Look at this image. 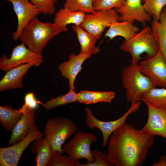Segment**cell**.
Wrapping results in <instances>:
<instances>
[{
  "label": "cell",
  "mask_w": 166,
  "mask_h": 166,
  "mask_svg": "<svg viewBox=\"0 0 166 166\" xmlns=\"http://www.w3.org/2000/svg\"><path fill=\"white\" fill-rule=\"evenodd\" d=\"M155 136L125 121L109 138L108 155L110 160L116 166H142Z\"/></svg>",
  "instance_id": "6da1fadb"
},
{
  "label": "cell",
  "mask_w": 166,
  "mask_h": 166,
  "mask_svg": "<svg viewBox=\"0 0 166 166\" xmlns=\"http://www.w3.org/2000/svg\"><path fill=\"white\" fill-rule=\"evenodd\" d=\"M62 32L54 23L42 22L35 17L23 30L19 39L22 43L27 45L29 49L42 54L49 42Z\"/></svg>",
  "instance_id": "7a4b0ae2"
},
{
  "label": "cell",
  "mask_w": 166,
  "mask_h": 166,
  "mask_svg": "<svg viewBox=\"0 0 166 166\" xmlns=\"http://www.w3.org/2000/svg\"><path fill=\"white\" fill-rule=\"evenodd\" d=\"M123 51L130 53L131 63L137 65L142 59L141 55L144 53L148 57L156 54L160 51L159 47L151 28L148 26L144 28L128 40H124L119 47Z\"/></svg>",
  "instance_id": "3957f363"
},
{
  "label": "cell",
  "mask_w": 166,
  "mask_h": 166,
  "mask_svg": "<svg viewBox=\"0 0 166 166\" xmlns=\"http://www.w3.org/2000/svg\"><path fill=\"white\" fill-rule=\"evenodd\" d=\"M137 65L131 63L123 68L121 72V80L126 89L127 100L131 103L141 101L145 93L156 87L140 71Z\"/></svg>",
  "instance_id": "277c9868"
},
{
  "label": "cell",
  "mask_w": 166,
  "mask_h": 166,
  "mask_svg": "<svg viewBox=\"0 0 166 166\" xmlns=\"http://www.w3.org/2000/svg\"><path fill=\"white\" fill-rule=\"evenodd\" d=\"M77 130V125L73 121L66 117H59L48 120L44 133L53 152H57L62 154L64 152L62 146Z\"/></svg>",
  "instance_id": "5b68a950"
},
{
  "label": "cell",
  "mask_w": 166,
  "mask_h": 166,
  "mask_svg": "<svg viewBox=\"0 0 166 166\" xmlns=\"http://www.w3.org/2000/svg\"><path fill=\"white\" fill-rule=\"evenodd\" d=\"M97 140V137L91 133L76 132L71 140L64 145L63 152L67 154L75 162L81 159H85L88 163H92L94 161V159L90 146Z\"/></svg>",
  "instance_id": "8992f818"
},
{
  "label": "cell",
  "mask_w": 166,
  "mask_h": 166,
  "mask_svg": "<svg viewBox=\"0 0 166 166\" xmlns=\"http://www.w3.org/2000/svg\"><path fill=\"white\" fill-rule=\"evenodd\" d=\"M141 101L131 103L130 108L127 111L119 118L112 121H104L99 120L94 116L91 109L85 107L86 113L85 118V124L89 128H98L103 136L102 146L105 147L108 144V139L112 133L121 124L126 121L128 116L137 111L140 108Z\"/></svg>",
  "instance_id": "52a82bcc"
},
{
  "label": "cell",
  "mask_w": 166,
  "mask_h": 166,
  "mask_svg": "<svg viewBox=\"0 0 166 166\" xmlns=\"http://www.w3.org/2000/svg\"><path fill=\"white\" fill-rule=\"evenodd\" d=\"M119 14L114 8L106 10H95L90 14H85L81 26L97 39L101 38L105 30L112 23L119 21Z\"/></svg>",
  "instance_id": "ba28073f"
},
{
  "label": "cell",
  "mask_w": 166,
  "mask_h": 166,
  "mask_svg": "<svg viewBox=\"0 0 166 166\" xmlns=\"http://www.w3.org/2000/svg\"><path fill=\"white\" fill-rule=\"evenodd\" d=\"M45 135L35 124L27 136L20 141L8 147L0 148V166H17L23 151L35 139Z\"/></svg>",
  "instance_id": "9c48e42d"
},
{
  "label": "cell",
  "mask_w": 166,
  "mask_h": 166,
  "mask_svg": "<svg viewBox=\"0 0 166 166\" xmlns=\"http://www.w3.org/2000/svg\"><path fill=\"white\" fill-rule=\"evenodd\" d=\"M137 66L155 86L166 88V61L160 50L154 56H146Z\"/></svg>",
  "instance_id": "30bf717a"
},
{
  "label": "cell",
  "mask_w": 166,
  "mask_h": 166,
  "mask_svg": "<svg viewBox=\"0 0 166 166\" xmlns=\"http://www.w3.org/2000/svg\"><path fill=\"white\" fill-rule=\"evenodd\" d=\"M22 43L13 49L10 57H7L4 54L0 60V69L7 72L10 69L23 64L32 63L35 66H39L43 61L42 54L37 53Z\"/></svg>",
  "instance_id": "8fae6325"
},
{
  "label": "cell",
  "mask_w": 166,
  "mask_h": 166,
  "mask_svg": "<svg viewBox=\"0 0 166 166\" xmlns=\"http://www.w3.org/2000/svg\"><path fill=\"white\" fill-rule=\"evenodd\" d=\"M11 2L17 17L18 26L16 31L12 34L13 39L17 41L23 30L34 18L42 13L41 10L32 3L30 0H6Z\"/></svg>",
  "instance_id": "7c38bea8"
},
{
  "label": "cell",
  "mask_w": 166,
  "mask_h": 166,
  "mask_svg": "<svg viewBox=\"0 0 166 166\" xmlns=\"http://www.w3.org/2000/svg\"><path fill=\"white\" fill-rule=\"evenodd\" d=\"M141 0H125L121 7L116 9L119 14V21H135L145 26L147 22L152 20L151 16L145 10Z\"/></svg>",
  "instance_id": "4fadbf2b"
},
{
  "label": "cell",
  "mask_w": 166,
  "mask_h": 166,
  "mask_svg": "<svg viewBox=\"0 0 166 166\" xmlns=\"http://www.w3.org/2000/svg\"><path fill=\"white\" fill-rule=\"evenodd\" d=\"M148 110L147 122L142 130L166 139V108L146 104Z\"/></svg>",
  "instance_id": "5bb4252c"
},
{
  "label": "cell",
  "mask_w": 166,
  "mask_h": 166,
  "mask_svg": "<svg viewBox=\"0 0 166 166\" xmlns=\"http://www.w3.org/2000/svg\"><path fill=\"white\" fill-rule=\"evenodd\" d=\"M91 56L80 53L77 55L72 53L69 57V61L63 62L58 66V69L62 76L69 80V89H75L74 83L76 76L81 70L84 61Z\"/></svg>",
  "instance_id": "9a60e30c"
},
{
  "label": "cell",
  "mask_w": 166,
  "mask_h": 166,
  "mask_svg": "<svg viewBox=\"0 0 166 166\" xmlns=\"http://www.w3.org/2000/svg\"><path fill=\"white\" fill-rule=\"evenodd\" d=\"M34 66L35 65L32 63L23 64L6 72L0 81V91L22 88L23 77L28 70Z\"/></svg>",
  "instance_id": "2e32d148"
},
{
  "label": "cell",
  "mask_w": 166,
  "mask_h": 166,
  "mask_svg": "<svg viewBox=\"0 0 166 166\" xmlns=\"http://www.w3.org/2000/svg\"><path fill=\"white\" fill-rule=\"evenodd\" d=\"M35 116L34 109H27L12 131L8 142L9 145L20 141L27 136L30 128L35 124Z\"/></svg>",
  "instance_id": "e0dca14e"
},
{
  "label": "cell",
  "mask_w": 166,
  "mask_h": 166,
  "mask_svg": "<svg viewBox=\"0 0 166 166\" xmlns=\"http://www.w3.org/2000/svg\"><path fill=\"white\" fill-rule=\"evenodd\" d=\"M85 14L83 12L73 11L64 8L56 13L53 22L62 32H66L68 31L66 26L69 24L81 25L84 21Z\"/></svg>",
  "instance_id": "ac0fdd59"
},
{
  "label": "cell",
  "mask_w": 166,
  "mask_h": 166,
  "mask_svg": "<svg viewBox=\"0 0 166 166\" xmlns=\"http://www.w3.org/2000/svg\"><path fill=\"white\" fill-rule=\"evenodd\" d=\"M73 30L76 33L80 44V53L90 55L95 54L101 51L99 47L95 46L97 39L83 29L80 25H73Z\"/></svg>",
  "instance_id": "d6986e66"
},
{
  "label": "cell",
  "mask_w": 166,
  "mask_h": 166,
  "mask_svg": "<svg viewBox=\"0 0 166 166\" xmlns=\"http://www.w3.org/2000/svg\"><path fill=\"white\" fill-rule=\"evenodd\" d=\"M139 28L133 23L128 21L113 22L105 34V37L113 39L117 36H121L128 40L139 32Z\"/></svg>",
  "instance_id": "ffe728a7"
},
{
  "label": "cell",
  "mask_w": 166,
  "mask_h": 166,
  "mask_svg": "<svg viewBox=\"0 0 166 166\" xmlns=\"http://www.w3.org/2000/svg\"><path fill=\"white\" fill-rule=\"evenodd\" d=\"M31 150L36 154V166H47L53 152L48 139L45 137L35 139L32 141Z\"/></svg>",
  "instance_id": "44dd1931"
},
{
  "label": "cell",
  "mask_w": 166,
  "mask_h": 166,
  "mask_svg": "<svg viewBox=\"0 0 166 166\" xmlns=\"http://www.w3.org/2000/svg\"><path fill=\"white\" fill-rule=\"evenodd\" d=\"M153 17L151 29L158 44L160 50L166 61V7L162 10L159 20L154 17Z\"/></svg>",
  "instance_id": "7402d4cb"
},
{
  "label": "cell",
  "mask_w": 166,
  "mask_h": 166,
  "mask_svg": "<svg viewBox=\"0 0 166 166\" xmlns=\"http://www.w3.org/2000/svg\"><path fill=\"white\" fill-rule=\"evenodd\" d=\"M113 91H93L81 90L77 94V102L85 104H96L99 102L111 103L115 97Z\"/></svg>",
  "instance_id": "603a6c76"
},
{
  "label": "cell",
  "mask_w": 166,
  "mask_h": 166,
  "mask_svg": "<svg viewBox=\"0 0 166 166\" xmlns=\"http://www.w3.org/2000/svg\"><path fill=\"white\" fill-rule=\"evenodd\" d=\"M24 113L20 108L13 109L11 105L0 106V121L7 131H12Z\"/></svg>",
  "instance_id": "cb8c5ba5"
},
{
  "label": "cell",
  "mask_w": 166,
  "mask_h": 166,
  "mask_svg": "<svg viewBox=\"0 0 166 166\" xmlns=\"http://www.w3.org/2000/svg\"><path fill=\"white\" fill-rule=\"evenodd\" d=\"M142 101L158 108H166V88L151 89L143 95Z\"/></svg>",
  "instance_id": "d4e9b609"
},
{
  "label": "cell",
  "mask_w": 166,
  "mask_h": 166,
  "mask_svg": "<svg viewBox=\"0 0 166 166\" xmlns=\"http://www.w3.org/2000/svg\"><path fill=\"white\" fill-rule=\"evenodd\" d=\"M77 94L74 89H70L69 92L64 95H60L56 98H51L50 100L46 101L45 103L40 101H38V102L48 111L60 106L77 102Z\"/></svg>",
  "instance_id": "484cf974"
},
{
  "label": "cell",
  "mask_w": 166,
  "mask_h": 166,
  "mask_svg": "<svg viewBox=\"0 0 166 166\" xmlns=\"http://www.w3.org/2000/svg\"><path fill=\"white\" fill-rule=\"evenodd\" d=\"M64 8L73 11H81L87 14L95 10L93 0H65Z\"/></svg>",
  "instance_id": "4316f807"
},
{
  "label": "cell",
  "mask_w": 166,
  "mask_h": 166,
  "mask_svg": "<svg viewBox=\"0 0 166 166\" xmlns=\"http://www.w3.org/2000/svg\"><path fill=\"white\" fill-rule=\"evenodd\" d=\"M144 2L143 6L146 12L159 20L162 10L166 7V0H144Z\"/></svg>",
  "instance_id": "83f0119b"
},
{
  "label": "cell",
  "mask_w": 166,
  "mask_h": 166,
  "mask_svg": "<svg viewBox=\"0 0 166 166\" xmlns=\"http://www.w3.org/2000/svg\"><path fill=\"white\" fill-rule=\"evenodd\" d=\"M94 159L92 163L81 164L79 160L76 161V166H114L110 160L108 154L97 150L92 152Z\"/></svg>",
  "instance_id": "f1b7e54d"
},
{
  "label": "cell",
  "mask_w": 166,
  "mask_h": 166,
  "mask_svg": "<svg viewBox=\"0 0 166 166\" xmlns=\"http://www.w3.org/2000/svg\"><path fill=\"white\" fill-rule=\"evenodd\" d=\"M75 163L68 155H62L55 152H53L47 166H76Z\"/></svg>",
  "instance_id": "f546056e"
},
{
  "label": "cell",
  "mask_w": 166,
  "mask_h": 166,
  "mask_svg": "<svg viewBox=\"0 0 166 166\" xmlns=\"http://www.w3.org/2000/svg\"><path fill=\"white\" fill-rule=\"evenodd\" d=\"M125 0H93L95 10L117 9L122 6Z\"/></svg>",
  "instance_id": "4dcf8cb0"
},
{
  "label": "cell",
  "mask_w": 166,
  "mask_h": 166,
  "mask_svg": "<svg viewBox=\"0 0 166 166\" xmlns=\"http://www.w3.org/2000/svg\"><path fill=\"white\" fill-rule=\"evenodd\" d=\"M44 15H51L55 10V3L57 0H30Z\"/></svg>",
  "instance_id": "1f68e13d"
},
{
  "label": "cell",
  "mask_w": 166,
  "mask_h": 166,
  "mask_svg": "<svg viewBox=\"0 0 166 166\" xmlns=\"http://www.w3.org/2000/svg\"><path fill=\"white\" fill-rule=\"evenodd\" d=\"M39 104L33 92L27 93L24 97V103L21 108L25 112L27 109H34L38 107Z\"/></svg>",
  "instance_id": "d6a6232c"
},
{
  "label": "cell",
  "mask_w": 166,
  "mask_h": 166,
  "mask_svg": "<svg viewBox=\"0 0 166 166\" xmlns=\"http://www.w3.org/2000/svg\"><path fill=\"white\" fill-rule=\"evenodd\" d=\"M152 166H166V155H161L160 160L153 163L152 165Z\"/></svg>",
  "instance_id": "836d02e7"
},
{
  "label": "cell",
  "mask_w": 166,
  "mask_h": 166,
  "mask_svg": "<svg viewBox=\"0 0 166 166\" xmlns=\"http://www.w3.org/2000/svg\"><path fill=\"white\" fill-rule=\"evenodd\" d=\"M142 1L143 2H144V0H142Z\"/></svg>",
  "instance_id": "e575fe53"
}]
</instances>
